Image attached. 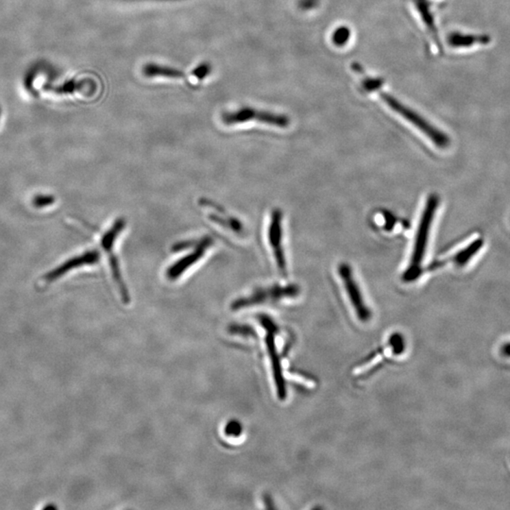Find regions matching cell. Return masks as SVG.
Segmentation results:
<instances>
[{
	"label": "cell",
	"instance_id": "cell-1",
	"mask_svg": "<svg viewBox=\"0 0 510 510\" xmlns=\"http://www.w3.org/2000/svg\"><path fill=\"white\" fill-rule=\"evenodd\" d=\"M439 206V197L431 194L426 199L424 211L420 219L417 226L413 251H412L410 263L406 271L402 274V281L411 282L416 281L422 274V261H424L427 244H428L430 230L433 224L435 216Z\"/></svg>",
	"mask_w": 510,
	"mask_h": 510
},
{
	"label": "cell",
	"instance_id": "cell-2",
	"mask_svg": "<svg viewBox=\"0 0 510 510\" xmlns=\"http://www.w3.org/2000/svg\"><path fill=\"white\" fill-rule=\"evenodd\" d=\"M380 97H381L385 104H387V106L392 111L397 112V114L413 125L414 127H416L427 138L430 139V141L435 146L439 147V149H447L450 146V144H451L450 137L447 134H445L444 132L441 131V130L437 129L433 125L429 123L421 114H417L414 110L402 104L398 99H395L394 97L391 96L389 94L381 92Z\"/></svg>",
	"mask_w": 510,
	"mask_h": 510
},
{
	"label": "cell",
	"instance_id": "cell-3",
	"mask_svg": "<svg viewBox=\"0 0 510 510\" xmlns=\"http://www.w3.org/2000/svg\"><path fill=\"white\" fill-rule=\"evenodd\" d=\"M337 274H339L340 279L343 282L345 290L349 295L350 302H351L352 306L356 311L357 317L361 321H369L372 317V312L364 301L361 290H360L359 284L354 279V274H352L351 266L346 263L339 265Z\"/></svg>",
	"mask_w": 510,
	"mask_h": 510
},
{
	"label": "cell",
	"instance_id": "cell-4",
	"mask_svg": "<svg viewBox=\"0 0 510 510\" xmlns=\"http://www.w3.org/2000/svg\"><path fill=\"white\" fill-rule=\"evenodd\" d=\"M300 289L296 284L281 287L274 286L255 290L250 296L236 300L232 304V309L244 308L252 304H263V302L279 301L282 298L294 297L299 294Z\"/></svg>",
	"mask_w": 510,
	"mask_h": 510
},
{
	"label": "cell",
	"instance_id": "cell-5",
	"mask_svg": "<svg viewBox=\"0 0 510 510\" xmlns=\"http://www.w3.org/2000/svg\"><path fill=\"white\" fill-rule=\"evenodd\" d=\"M222 119L227 125L244 123V122L252 121V120L279 127H287L290 124L289 117L284 116V114L262 112L252 108H243L237 112L225 114Z\"/></svg>",
	"mask_w": 510,
	"mask_h": 510
},
{
	"label": "cell",
	"instance_id": "cell-6",
	"mask_svg": "<svg viewBox=\"0 0 510 510\" xmlns=\"http://www.w3.org/2000/svg\"><path fill=\"white\" fill-rule=\"evenodd\" d=\"M214 244L212 237L204 236L201 240L195 241L192 251L182 256L176 263H173L167 269V277L170 281L179 279L182 274L195 266L205 256L210 247Z\"/></svg>",
	"mask_w": 510,
	"mask_h": 510
},
{
	"label": "cell",
	"instance_id": "cell-7",
	"mask_svg": "<svg viewBox=\"0 0 510 510\" xmlns=\"http://www.w3.org/2000/svg\"><path fill=\"white\" fill-rule=\"evenodd\" d=\"M269 245L274 252L275 262L282 274H287V260L282 247V212L281 210L274 209L271 212L269 221Z\"/></svg>",
	"mask_w": 510,
	"mask_h": 510
},
{
	"label": "cell",
	"instance_id": "cell-8",
	"mask_svg": "<svg viewBox=\"0 0 510 510\" xmlns=\"http://www.w3.org/2000/svg\"><path fill=\"white\" fill-rule=\"evenodd\" d=\"M260 321L267 330V343L269 348V356H271L272 367H274V374L275 382H276L277 391L280 399L286 398L287 389L284 379L282 377L281 369V361L277 352L276 345H275V335H276L277 327L274 322L267 316L260 317Z\"/></svg>",
	"mask_w": 510,
	"mask_h": 510
},
{
	"label": "cell",
	"instance_id": "cell-9",
	"mask_svg": "<svg viewBox=\"0 0 510 510\" xmlns=\"http://www.w3.org/2000/svg\"><path fill=\"white\" fill-rule=\"evenodd\" d=\"M101 259V254L96 250H90L85 252L84 254L72 257L71 259L67 260L56 269H52L49 274L45 275L44 279L47 282L56 281L57 279L61 278L67 272L73 271L77 267L82 266H89V265L97 264Z\"/></svg>",
	"mask_w": 510,
	"mask_h": 510
},
{
	"label": "cell",
	"instance_id": "cell-10",
	"mask_svg": "<svg viewBox=\"0 0 510 510\" xmlns=\"http://www.w3.org/2000/svg\"><path fill=\"white\" fill-rule=\"evenodd\" d=\"M484 240L482 239L474 240L471 244L467 245L463 250L457 252L456 254L449 257L448 259L441 260V261L434 262L433 264L430 265L429 271H434V269L442 267L447 264H452L454 266L461 267H464L465 265L469 263L471 259L474 258L477 254H478L480 250L483 247Z\"/></svg>",
	"mask_w": 510,
	"mask_h": 510
},
{
	"label": "cell",
	"instance_id": "cell-11",
	"mask_svg": "<svg viewBox=\"0 0 510 510\" xmlns=\"http://www.w3.org/2000/svg\"><path fill=\"white\" fill-rule=\"evenodd\" d=\"M202 206L207 210L209 219L216 224L221 225L223 228L231 230L234 232H240L243 229L241 223L234 217L230 216L228 212L214 202H202Z\"/></svg>",
	"mask_w": 510,
	"mask_h": 510
},
{
	"label": "cell",
	"instance_id": "cell-12",
	"mask_svg": "<svg viewBox=\"0 0 510 510\" xmlns=\"http://www.w3.org/2000/svg\"><path fill=\"white\" fill-rule=\"evenodd\" d=\"M415 6L417 7V11L422 21L428 29L430 35L433 38L434 42H436L437 47H439V51H441L442 46L441 40H439V34H437V29L436 24H435V20L433 14H432L431 9H430V2L428 0H414Z\"/></svg>",
	"mask_w": 510,
	"mask_h": 510
},
{
	"label": "cell",
	"instance_id": "cell-13",
	"mask_svg": "<svg viewBox=\"0 0 510 510\" xmlns=\"http://www.w3.org/2000/svg\"><path fill=\"white\" fill-rule=\"evenodd\" d=\"M125 226H126V221H125L124 219H117L114 222V224L101 236V247L105 252H107L108 256L114 254V244H116L117 237L123 232Z\"/></svg>",
	"mask_w": 510,
	"mask_h": 510
},
{
	"label": "cell",
	"instance_id": "cell-14",
	"mask_svg": "<svg viewBox=\"0 0 510 510\" xmlns=\"http://www.w3.org/2000/svg\"><path fill=\"white\" fill-rule=\"evenodd\" d=\"M491 42L489 35H465L459 32H452L448 36V44L452 47H467L472 45H487Z\"/></svg>",
	"mask_w": 510,
	"mask_h": 510
},
{
	"label": "cell",
	"instance_id": "cell-15",
	"mask_svg": "<svg viewBox=\"0 0 510 510\" xmlns=\"http://www.w3.org/2000/svg\"><path fill=\"white\" fill-rule=\"evenodd\" d=\"M144 74L147 77H184V74L180 70L170 69V67L156 66L154 64H147L143 69Z\"/></svg>",
	"mask_w": 510,
	"mask_h": 510
},
{
	"label": "cell",
	"instance_id": "cell-16",
	"mask_svg": "<svg viewBox=\"0 0 510 510\" xmlns=\"http://www.w3.org/2000/svg\"><path fill=\"white\" fill-rule=\"evenodd\" d=\"M351 38V31L346 26L337 27L332 36V41L337 47H344Z\"/></svg>",
	"mask_w": 510,
	"mask_h": 510
},
{
	"label": "cell",
	"instance_id": "cell-17",
	"mask_svg": "<svg viewBox=\"0 0 510 510\" xmlns=\"http://www.w3.org/2000/svg\"><path fill=\"white\" fill-rule=\"evenodd\" d=\"M55 202V197L51 195H36L34 197L32 204L36 208H44V207L51 206Z\"/></svg>",
	"mask_w": 510,
	"mask_h": 510
},
{
	"label": "cell",
	"instance_id": "cell-18",
	"mask_svg": "<svg viewBox=\"0 0 510 510\" xmlns=\"http://www.w3.org/2000/svg\"><path fill=\"white\" fill-rule=\"evenodd\" d=\"M382 84H384V81L382 79H376V77H365L363 82H362L363 88L367 92L376 91V90L381 88Z\"/></svg>",
	"mask_w": 510,
	"mask_h": 510
},
{
	"label": "cell",
	"instance_id": "cell-19",
	"mask_svg": "<svg viewBox=\"0 0 510 510\" xmlns=\"http://www.w3.org/2000/svg\"><path fill=\"white\" fill-rule=\"evenodd\" d=\"M210 70H211V67H210L208 64H202V66L197 67L192 74L197 77V79L202 80L209 74Z\"/></svg>",
	"mask_w": 510,
	"mask_h": 510
},
{
	"label": "cell",
	"instance_id": "cell-20",
	"mask_svg": "<svg viewBox=\"0 0 510 510\" xmlns=\"http://www.w3.org/2000/svg\"><path fill=\"white\" fill-rule=\"evenodd\" d=\"M319 0H301L300 7L304 10H311L317 6Z\"/></svg>",
	"mask_w": 510,
	"mask_h": 510
},
{
	"label": "cell",
	"instance_id": "cell-21",
	"mask_svg": "<svg viewBox=\"0 0 510 510\" xmlns=\"http://www.w3.org/2000/svg\"><path fill=\"white\" fill-rule=\"evenodd\" d=\"M1 112H2V111H1V107H0V117H1Z\"/></svg>",
	"mask_w": 510,
	"mask_h": 510
}]
</instances>
